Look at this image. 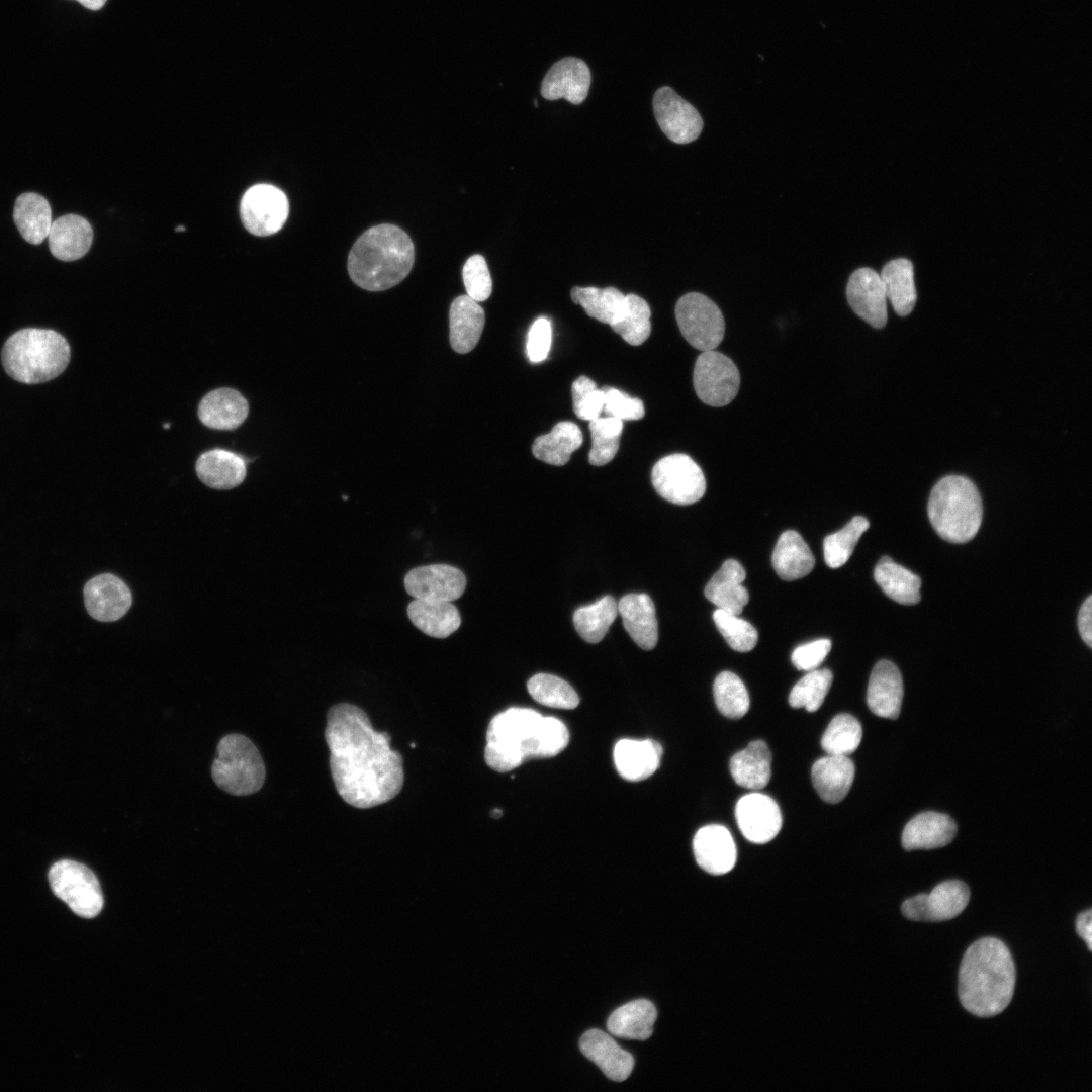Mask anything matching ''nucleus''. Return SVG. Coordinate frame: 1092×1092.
I'll return each mask as SVG.
<instances>
[{"label":"nucleus","instance_id":"c85d7f7f","mask_svg":"<svg viewBox=\"0 0 1092 1092\" xmlns=\"http://www.w3.org/2000/svg\"><path fill=\"white\" fill-rule=\"evenodd\" d=\"M854 774V763L848 756L827 754L815 761L811 779L820 798L827 803L836 804L849 792Z\"/></svg>","mask_w":1092,"mask_h":1092},{"label":"nucleus","instance_id":"2eb2a0df","mask_svg":"<svg viewBox=\"0 0 1092 1092\" xmlns=\"http://www.w3.org/2000/svg\"><path fill=\"white\" fill-rule=\"evenodd\" d=\"M404 587L414 599L452 602L464 593L466 577L460 569L451 565H425L412 569L405 575Z\"/></svg>","mask_w":1092,"mask_h":1092},{"label":"nucleus","instance_id":"5fc2aeb1","mask_svg":"<svg viewBox=\"0 0 1092 1092\" xmlns=\"http://www.w3.org/2000/svg\"><path fill=\"white\" fill-rule=\"evenodd\" d=\"M552 329L549 320L538 317L531 326L526 344L529 360L533 363L544 361L551 347Z\"/></svg>","mask_w":1092,"mask_h":1092},{"label":"nucleus","instance_id":"6e6d98bb","mask_svg":"<svg viewBox=\"0 0 1092 1092\" xmlns=\"http://www.w3.org/2000/svg\"><path fill=\"white\" fill-rule=\"evenodd\" d=\"M831 645L828 639H818L799 645L792 653V662L798 670H814L824 661Z\"/></svg>","mask_w":1092,"mask_h":1092},{"label":"nucleus","instance_id":"39448f33","mask_svg":"<svg viewBox=\"0 0 1092 1092\" xmlns=\"http://www.w3.org/2000/svg\"><path fill=\"white\" fill-rule=\"evenodd\" d=\"M927 513L936 533L951 543H966L980 529L983 506L976 485L967 477L948 475L932 488Z\"/></svg>","mask_w":1092,"mask_h":1092},{"label":"nucleus","instance_id":"79ce46f5","mask_svg":"<svg viewBox=\"0 0 1092 1092\" xmlns=\"http://www.w3.org/2000/svg\"><path fill=\"white\" fill-rule=\"evenodd\" d=\"M571 299L579 304L586 314L604 324L611 325L620 314L625 295L615 287H573Z\"/></svg>","mask_w":1092,"mask_h":1092},{"label":"nucleus","instance_id":"cd10ccee","mask_svg":"<svg viewBox=\"0 0 1092 1092\" xmlns=\"http://www.w3.org/2000/svg\"><path fill=\"white\" fill-rule=\"evenodd\" d=\"M745 577L743 566L737 560L728 559L707 583L705 596L718 609L739 615L749 601L748 592L742 585Z\"/></svg>","mask_w":1092,"mask_h":1092},{"label":"nucleus","instance_id":"b1692460","mask_svg":"<svg viewBox=\"0 0 1092 1092\" xmlns=\"http://www.w3.org/2000/svg\"><path fill=\"white\" fill-rule=\"evenodd\" d=\"M662 751L661 745L653 739H622L614 747L615 766L623 779L642 781L657 770Z\"/></svg>","mask_w":1092,"mask_h":1092},{"label":"nucleus","instance_id":"20e7f679","mask_svg":"<svg viewBox=\"0 0 1092 1092\" xmlns=\"http://www.w3.org/2000/svg\"><path fill=\"white\" fill-rule=\"evenodd\" d=\"M71 358L70 345L58 332L27 328L4 343L1 361L6 373L25 384H37L59 376Z\"/></svg>","mask_w":1092,"mask_h":1092},{"label":"nucleus","instance_id":"a19ab883","mask_svg":"<svg viewBox=\"0 0 1092 1092\" xmlns=\"http://www.w3.org/2000/svg\"><path fill=\"white\" fill-rule=\"evenodd\" d=\"M650 307L643 298L627 294L620 314L610 326L628 344L638 346L650 335Z\"/></svg>","mask_w":1092,"mask_h":1092},{"label":"nucleus","instance_id":"0eeeda50","mask_svg":"<svg viewBox=\"0 0 1092 1092\" xmlns=\"http://www.w3.org/2000/svg\"><path fill=\"white\" fill-rule=\"evenodd\" d=\"M211 775L221 790L235 796H246L261 789L266 771L253 742L244 735L229 734L217 744Z\"/></svg>","mask_w":1092,"mask_h":1092},{"label":"nucleus","instance_id":"864d4df0","mask_svg":"<svg viewBox=\"0 0 1092 1092\" xmlns=\"http://www.w3.org/2000/svg\"><path fill=\"white\" fill-rule=\"evenodd\" d=\"M602 390L604 393L603 412L606 416L621 421L640 420L644 417L645 410L641 399L633 398L614 387H603Z\"/></svg>","mask_w":1092,"mask_h":1092},{"label":"nucleus","instance_id":"f03ea898","mask_svg":"<svg viewBox=\"0 0 1092 1092\" xmlns=\"http://www.w3.org/2000/svg\"><path fill=\"white\" fill-rule=\"evenodd\" d=\"M1015 987V966L1008 947L984 937L966 950L959 972L962 1006L979 1017L995 1016L1009 1005Z\"/></svg>","mask_w":1092,"mask_h":1092},{"label":"nucleus","instance_id":"bb28decb","mask_svg":"<svg viewBox=\"0 0 1092 1092\" xmlns=\"http://www.w3.org/2000/svg\"><path fill=\"white\" fill-rule=\"evenodd\" d=\"M249 404L246 398L233 388H217L207 393L198 406V417L203 425L216 430H234L247 418Z\"/></svg>","mask_w":1092,"mask_h":1092},{"label":"nucleus","instance_id":"a878e982","mask_svg":"<svg viewBox=\"0 0 1092 1092\" xmlns=\"http://www.w3.org/2000/svg\"><path fill=\"white\" fill-rule=\"evenodd\" d=\"M48 237L53 256L69 262L82 258L89 251L93 230L84 217L66 214L52 222Z\"/></svg>","mask_w":1092,"mask_h":1092},{"label":"nucleus","instance_id":"603ef678","mask_svg":"<svg viewBox=\"0 0 1092 1092\" xmlns=\"http://www.w3.org/2000/svg\"><path fill=\"white\" fill-rule=\"evenodd\" d=\"M467 295L477 302L486 300L492 291V280L485 259L473 255L467 259L462 270Z\"/></svg>","mask_w":1092,"mask_h":1092},{"label":"nucleus","instance_id":"c756f323","mask_svg":"<svg viewBox=\"0 0 1092 1092\" xmlns=\"http://www.w3.org/2000/svg\"><path fill=\"white\" fill-rule=\"evenodd\" d=\"M450 344L460 354L473 350L485 323V314L477 301L468 295L455 298L449 312Z\"/></svg>","mask_w":1092,"mask_h":1092},{"label":"nucleus","instance_id":"a18cd8bd","mask_svg":"<svg viewBox=\"0 0 1092 1092\" xmlns=\"http://www.w3.org/2000/svg\"><path fill=\"white\" fill-rule=\"evenodd\" d=\"M869 521L861 516L851 519L841 530L825 537L824 560L831 568L844 565L850 558L860 536L869 529Z\"/></svg>","mask_w":1092,"mask_h":1092},{"label":"nucleus","instance_id":"a211bd4d","mask_svg":"<svg viewBox=\"0 0 1092 1092\" xmlns=\"http://www.w3.org/2000/svg\"><path fill=\"white\" fill-rule=\"evenodd\" d=\"M847 301L852 310L872 327L881 329L887 323V296L880 274L863 267L855 270L846 286Z\"/></svg>","mask_w":1092,"mask_h":1092},{"label":"nucleus","instance_id":"f3484780","mask_svg":"<svg viewBox=\"0 0 1092 1092\" xmlns=\"http://www.w3.org/2000/svg\"><path fill=\"white\" fill-rule=\"evenodd\" d=\"M83 596L88 614L100 622L117 621L126 614L132 601L128 586L111 573L91 578L84 586Z\"/></svg>","mask_w":1092,"mask_h":1092},{"label":"nucleus","instance_id":"2f4dec72","mask_svg":"<svg viewBox=\"0 0 1092 1092\" xmlns=\"http://www.w3.org/2000/svg\"><path fill=\"white\" fill-rule=\"evenodd\" d=\"M771 562L777 574L788 581L806 576L815 566V558L809 546L794 530L781 534Z\"/></svg>","mask_w":1092,"mask_h":1092},{"label":"nucleus","instance_id":"72a5a7b5","mask_svg":"<svg viewBox=\"0 0 1092 1092\" xmlns=\"http://www.w3.org/2000/svg\"><path fill=\"white\" fill-rule=\"evenodd\" d=\"M407 615L418 629L434 638L450 636L461 624L459 611L451 602L414 599L407 606Z\"/></svg>","mask_w":1092,"mask_h":1092},{"label":"nucleus","instance_id":"c9c22d12","mask_svg":"<svg viewBox=\"0 0 1092 1092\" xmlns=\"http://www.w3.org/2000/svg\"><path fill=\"white\" fill-rule=\"evenodd\" d=\"M13 219L26 242L33 245L42 243L52 225L49 201L34 192L19 195L14 204Z\"/></svg>","mask_w":1092,"mask_h":1092},{"label":"nucleus","instance_id":"4be33fe9","mask_svg":"<svg viewBox=\"0 0 1092 1092\" xmlns=\"http://www.w3.org/2000/svg\"><path fill=\"white\" fill-rule=\"evenodd\" d=\"M582 1054L594 1062L611 1080H626L634 1067L631 1054L620 1048L607 1033L599 1029L586 1031L580 1038Z\"/></svg>","mask_w":1092,"mask_h":1092},{"label":"nucleus","instance_id":"1a4fd4ad","mask_svg":"<svg viewBox=\"0 0 1092 1092\" xmlns=\"http://www.w3.org/2000/svg\"><path fill=\"white\" fill-rule=\"evenodd\" d=\"M675 317L686 341L702 352L715 350L723 340L724 317L715 302L701 293L682 295L675 305Z\"/></svg>","mask_w":1092,"mask_h":1092},{"label":"nucleus","instance_id":"8fccbe9b","mask_svg":"<svg viewBox=\"0 0 1092 1092\" xmlns=\"http://www.w3.org/2000/svg\"><path fill=\"white\" fill-rule=\"evenodd\" d=\"M713 620L732 649L739 652H748L755 647L758 634L756 629L746 620L720 609L714 611Z\"/></svg>","mask_w":1092,"mask_h":1092},{"label":"nucleus","instance_id":"7c9ffc66","mask_svg":"<svg viewBox=\"0 0 1092 1092\" xmlns=\"http://www.w3.org/2000/svg\"><path fill=\"white\" fill-rule=\"evenodd\" d=\"M196 473L207 486L231 489L240 485L246 476V462L238 454L213 449L202 453L196 461Z\"/></svg>","mask_w":1092,"mask_h":1092},{"label":"nucleus","instance_id":"6ab92c4d","mask_svg":"<svg viewBox=\"0 0 1092 1092\" xmlns=\"http://www.w3.org/2000/svg\"><path fill=\"white\" fill-rule=\"evenodd\" d=\"M590 79V71L582 60L564 58L544 77L541 94L547 100L564 98L572 104H580L588 94Z\"/></svg>","mask_w":1092,"mask_h":1092},{"label":"nucleus","instance_id":"ea45409f","mask_svg":"<svg viewBox=\"0 0 1092 1092\" xmlns=\"http://www.w3.org/2000/svg\"><path fill=\"white\" fill-rule=\"evenodd\" d=\"M618 615V604L612 596H604L594 604L580 607L573 614V624L580 637L588 643L600 642Z\"/></svg>","mask_w":1092,"mask_h":1092},{"label":"nucleus","instance_id":"f8f14e48","mask_svg":"<svg viewBox=\"0 0 1092 1092\" xmlns=\"http://www.w3.org/2000/svg\"><path fill=\"white\" fill-rule=\"evenodd\" d=\"M241 219L244 226L255 236L277 233L289 213L286 195L269 184H257L249 188L241 200Z\"/></svg>","mask_w":1092,"mask_h":1092},{"label":"nucleus","instance_id":"423d86ee","mask_svg":"<svg viewBox=\"0 0 1092 1092\" xmlns=\"http://www.w3.org/2000/svg\"><path fill=\"white\" fill-rule=\"evenodd\" d=\"M543 717L535 710L518 707L495 715L486 731V764L495 771L507 772L533 758Z\"/></svg>","mask_w":1092,"mask_h":1092},{"label":"nucleus","instance_id":"e433bc0d","mask_svg":"<svg viewBox=\"0 0 1092 1092\" xmlns=\"http://www.w3.org/2000/svg\"><path fill=\"white\" fill-rule=\"evenodd\" d=\"M583 441L579 427L568 421L556 424L548 434L535 439L532 452L539 460L556 466L566 464Z\"/></svg>","mask_w":1092,"mask_h":1092},{"label":"nucleus","instance_id":"13d9d810","mask_svg":"<svg viewBox=\"0 0 1092 1092\" xmlns=\"http://www.w3.org/2000/svg\"><path fill=\"white\" fill-rule=\"evenodd\" d=\"M1076 930L1079 936L1087 943L1088 949L1092 950V911L1088 909L1079 914L1076 919Z\"/></svg>","mask_w":1092,"mask_h":1092},{"label":"nucleus","instance_id":"f704fd0d","mask_svg":"<svg viewBox=\"0 0 1092 1092\" xmlns=\"http://www.w3.org/2000/svg\"><path fill=\"white\" fill-rule=\"evenodd\" d=\"M657 1017L655 1006L648 1000L639 999L626 1003L609 1016L607 1028L615 1036L645 1040L653 1032Z\"/></svg>","mask_w":1092,"mask_h":1092},{"label":"nucleus","instance_id":"9d476101","mask_svg":"<svg viewBox=\"0 0 1092 1092\" xmlns=\"http://www.w3.org/2000/svg\"><path fill=\"white\" fill-rule=\"evenodd\" d=\"M651 482L657 493L676 505H691L706 491V480L699 465L686 454L661 458L651 472Z\"/></svg>","mask_w":1092,"mask_h":1092},{"label":"nucleus","instance_id":"bf43d9fd","mask_svg":"<svg viewBox=\"0 0 1092 1092\" xmlns=\"http://www.w3.org/2000/svg\"><path fill=\"white\" fill-rule=\"evenodd\" d=\"M76 1H78L84 7L88 8V9H91V10H98V9L102 8V6L106 2V0H76Z\"/></svg>","mask_w":1092,"mask_h":1092},{"label":"nucleus","instance_id":"49530a36","mask_svg":"<svg viewBox=\"0 0 1092 1092\" xmlns=\"http://www.w3.org/2000/svg\"><path fill=\"white\" fill-rule=\"evenodd\" d=\"M592 449L588 460L592 465L602 466L609 463L619 450L623 421L608 417H599L589 421Z\"/></svg>","mask_w":1092,"mask_h":1092},{"label":"nucleus","instance_id":"ddd939ff","mask_svg":"<svg viewBox=\"0 0 1092 1092\" xmlns=\"http://www.w3.org/2000/svg\"><path fill=\"white\" fill-rule=\"evenodd\" d=\"M969 900L968 886L961 881L950 880L938 884L929 894H918L905 900L901 910L910 920L943 921L960 915Z\"/></svg>","mask_w":1092,"mask_h":1092},{"label":"nucleus","instance_id":"7ed1b4c3","mask_svg":"<svg viewBox=\"0 0 1092 1092\" xmlns=\"http://www.w3.org/2000/svg\"><path fill=\"white\" fill-rule=\"evenodd\" d=\"M415 258L410 236L393 224L368 229L354 243L347 261L356 285L382 291L400 283L411 272Z\"/></svg>","mask_w":1092,"mask_h":1092},{"label":"nucleus","instance_id":"4d7b16f0","mask_svg":"<svg viewBox=\"0 0 1092 1092\" xmlns=\"http://www.w3.org/2000/svg\"><path fill=\"white\" fill-rule=\"evenodd\" d=\"M1078 629L1082 640L1092 647V597L1082 604L1078 614Z\"/></svg>","mask_w":1092,"mask_h":1092},{"label":"nucleus","instance_id":"dca6fc26","mask_svg":"<svg viewBox=\"0 0 1092 1092\" xmlns=\"http://www.w3.org/2000/svg\"><path fill=\"white\" fill-rule=\"evenodd\" d=\"M735 816L741 833L752 843L769 842L782 827V814L777 802L758 792L747 794L738 800Z\"/></svg>","mask_w":1092,"mask_h":1092},{"label":"nucleus","instance_id":"393cba45","mask_svg":"<svg viewBox=\"0 0 1092 1092\" xmlns=\"http://www.w3.org/2000/svg\"><path fill=\"white\" fill-rule=\"evenodd\" d=\"M957 834V824L946 814L934 811L922 812L913 817L902 832V846L906 850L933 849L951 842Z\"/></svg>","mask_w":1092,"mask_h":1092},{"label":"nucleus","instance_id":"f257e3e1","mask_svg":"<svg viewBox=\"0 0 1092 1092\" xmlns=\"http://www.w3.org/2000/svg\"><path fill=\"white\" fill-rule=\"evenodd\" d=\"M325 739L338 794L349 805L367 809L386 803L401 790L402 756L390 748V735L373 729L359 707L341 703L327 716Z\"/></svg>","mask_w":1092,"mask_h":1092},{"label":"nucleus","instance_id":"3c124183","mask_svg":"<svg viewBox=\"0 0 1092 1092\" xmlns=\"http://www.w3.org/2000/svg\"><path fill=\"white\" fill-rule=\"evenodd\" d=\"M572 399L575 415L585 421H592L599 417L604 407V393L596 383L586 376H580L572 383Z\"/></svg>","mask_w":1092,"mask_h":1092},{"label":"nucleus","instance_id":"4468645a","mask_svg":"<svg viewBox=\"0 0 1092 1092\" xmlns=\"http://www.w3.org/2000/svg\"><path fill=\"white\" fill-rule=\"evenodd\" d=\"M653 111L660 129L676 144L691 143L702 131L703 119L698 110L670 87L655 92Z\"/></svg>","mask_w":1092,"mask_h":1092},{"label":"nucleus","instance_id":"de8ad7c7","mask_svg":"<svg viewBox=\"0 0 1092 1092\" xmlns=\"http://www.w3.org/2000/svg\"><path fill=\"white\" fill-rule=\"evenodd\" d=\"M716 706L721 714L727 718L738 719L743 717L750 706L748 692L742 680L731 671H723L717 675L713 686Z\"/></svg>","mask_w":1092,"mask_h":1092},{"label":"nucleus","instance_id":"9b49d317","mask_svg":"<svg viewBox=\"0 0 1092 1092\" xmlns=\"http://www.w3.org/2000/svg\"><path fill=\"white\" fill-rule=\"evenodd\" d=\"M693 382L698 397L711 406L730 403L737 395L740 374L734 362L715 350L703 351L696 360Z\"/></svg>","mask_w":1092,"mask_h":1092},{"label":"nucleus","instance_id":"09e8293b","mask_svg":"<svg viewBox=\"0 0 1092 1092\" xmlns=\"http://www.w3.org/2000/svg\"><path fill=\"white\" fill-rule=\"evenodd\" d=\"M833 680L829 669H814L808 671L791 690L789 704L793 708H805L808 712L817 711Z\"/></svg>","mask_w":1092,"mask_h":1092},{"label":"nucleus","instance_id":"6e6552de","mask_svg":"<svg viewBox=\"0 0 1092 1092\" xmlns=\"http://www.w3.org/2000/svg\"><path fill=\"white\" fill-rule=\"evenodd\" d=\"M54 894L83 918H93L102 910L104 900L95 874L85 864L71 859L55 862L49 871Z\"/></svg>","mask_w":1092,"mask_h":1092},{"label":"nucleus","instance_id":"aec40b11","mask_svg":"<svg viewBox=\"0 0 1092 1092\" xmlns=\"http://www.w3.org/2000/svg\"><path fill=\"white\" fill-rule=\"evenodd\" d=\"M693 851L700 868L712 875L730 872L737 859V849L730 831L719 824H710L697 831Z\"/></svg>","mask_w":1092,"mask_h":1092},{"label":"nucleus","instance_id":"473e14b6","mask_svg":"<svg viewBox=\"0 0 1092 1092\" xmlns=\"http://www.w3.org/2000/svg\"><path fill=\"white\" fill-rule=\"evenodd\" d=\"M771 753L762 740H754L734 754L730 760V772L737 785L750 790L764 788L771 776Z\"/></svg>","mask_w":1092,"mask_h":1092},{"label":"nucleus","instance_id":"58836bf2","mask_svg":"<svg viewBox=\"0 0 1092 1092\" xmlns=\"http://www.w3.org/2000/svg\"><path fill=\"white\" fill-rule=\"evenodd\" d=\"M874 577L882 590L895 602L914 605L920 601V578L890 557L880 559L875 567Z\"/></svg>","mask_w":1092,"mask_h":1092},{"label":"nucleus","instance_id":"c03bdc74","mask_svg":"<svg viewBox=\"0 0 1092 1092\" xmlns=\"http://www.w3.org/2000/svg\"><path fill=\"white\" fill-rule=\"evenodd\" d=\"M861 738L858 720L844 713L831 720L821 738V746L827 754L849 756L858 748Z\"/></svg>","mask_w":1092,"mask_h":1092},{"label":"nucleus","instance_id":"4c0bfd02","mask_svg":"<svg viewBox=\"0 0 1092 1092\" xmlns=\"http://www.w3.org/2000/svg\"><path fill=\"white\" fill-rule=\"evenodd\" d=\"M887 299L901 316L908 315L916 303L913 264L905 258L888 262L880 274Z\"/></svg>","mask_w":1092,"mask_h":1092},{"label":"nucleus","instance_id":"5701e85b","mask_svg":"<svg viewBox=\"0 0 1092 1092\" xmlns=\"http://www.w3.org/2000/svg\"><path fill=\"white\" fill-rule=\"evenodd\" d=\"M623 625L633 641L644 650L653 649L658 640L655 606L647 594H628L618 603Z\"/></svg>","mask_w":1092,"mask_h":1092},{"label":"nucleus","instance_id":"37998d69","mask_svg":"<svg viewBox=\"0 0 1092 1092\" xmlns=\"http://www.w3.org/2000/svg\"><path fill=\"white\" fill-rule=\"evenodd\" d=\"M527 688L536 702L547 707L571 710L579 704V698L574 689L567 681L553 674H535L528 680Z\"/></svg>","mask_w":1092,"mask_h":1092},{"label":"nucleus","instance_id":"412c9836","mask_svg":"<svg viewBox=\"0 0 1092 1092\" xmlns=\"http://www.w3.org/2000/svg\"><path fill=\"white\" fill-rule=\"evenodd\" d=\"M902 699L903 680L899 669L889 660H880L869 679V709L879 717L896 719L900 714Z\"/></svg>","mask_w":1092,"mask_h":1092}]
</instances>
